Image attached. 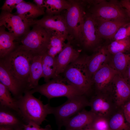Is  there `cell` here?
I'll return each mask as SVG.
<instances>
[{"instance_id":"40","label":"cell","mask_w":130,"mask_h":130,"mask_svg":"<svg viewBox=\"0 0 130 130\" xmlns=\"http://www.w3.org/2000/svg\"><path fill=\"white\" fill-rule=\"evenodd\" d=\"M80 130H96L92 127L90 126Z\"/></svg>"},{"instance_id":"18","label":"cell","mask_w":130,"mask_h":130,"mask_svg":"<svg viewBox=\"0 0 130 130\" xmlns=\"http://www.w3.org/2000/svg\"><path fill=\"white\" fill-rule=\"evenodd\" d=\"M71 43L68 41L65 43L56 57L57 68L55 77L63 73L69 65L79 57V51L74 48Z\"/></svg>"},{"instance_id":"23","label":"cell","mask_w":130,"mask_h":130,"mask_svg":"<svg viewBox=\"0 0 130 130\" xmlns=\"http://www.w3.org/2000/svg\"><path fill=\"white\" fill-rule=\"evenodd\" d=\"M17 39L12 34L6 31L5 27L0 26V59L6 57L16 48L18 45L14 40Z\"/></svg>"},{"instance_id":"28","label":"cell","mask_w":130,"mask_h":130,"mask_svg":"<svg viewBox=\"0 0 130 130\" xmlns=\"http://www.w3.org/2000/svg\"><path fill=\"white\" fill-rule=\"evenodd\" d=\"M8 89L0 82V107L8 108L18 112L17 100L13 97Z\"/></svg>"},{"instance_id":"36","label":"cell","mask_w":130,"mask_h":130,"mask_svg":"<svg viewBox=\"0 0 130 130\" xmlns=\"http://www.w3.org/2000/svg\"><path fill=\"white\" fill-rule=\"evenodd\" d=\"M120 2L122 7L126 10L130 17V1L129 0H122Z\"/></svg>"},{"instance_id":"10","label":"cell","mask_w":130,"mask_h":130,"mask_svg":"<svg viewBox=\"0 0 130 130\" xmlns=\"http://www.w3.org/2000/svg\"><path fill=\"white\" fill-rule=\"evenodd\" d=\"M30 24L40 26L51 36H62L68 39V32L64 15H46L41 19L31 21Z\"/></svg>"},{"instance_id":"14","label":"cell","mask_w":130,"mask_h":130,"mask_svg":"<svg viewBox=\"0 0 130 130\" xmlns=\"http://www.w3.org/2000/svg\"><path fill=\"white\" fill-rule=\"evenodd\" d=\"M119 72L108 64L102 66L93 75V84L98 92L106 91L110 86L115 76Z\"/></svg>"},{"instance_id":"16","label":"cell","mask_w":130,"mask_h":130,"mask_svg":"<svg viewBox=\"0 0 130 130\" xmlns=\"http://www.w3.org/2000/svg\"><path fill=\"white\" fill-rule=\"evenodd\" d=\"M93 18L98 33L102 39H113L120 28L130 22V20H111L100 18Z\"/></svg>"},{"instance_id":"12","label":"cell","mask_w":130,"mask_h":130,"mask_svg":"<svg viewBox=\"0 0 130 130\" xmlns=\"http://www.w3.org/2000/svg\"><path fill=\"white\" fill-rule=\"evenodd\" d=\"M101 39L98 33L94 19L89 12H86L82 28L79 42L85 48L91 49L98 45Z\"/></svg>"},{"instance_id":"1","label":"cell","mask_w":130,"mask_h":130,"mask_svg":"<svg viewBox=\"0 0 130 130\" xmlns=\"http://www.w3.org/2000/svg\"><path fill=\"white\" fill-rule=\"evenodd\" d=\"M36 53L20 45L6 57L0 59V62L10 73L28 91H30L28 80L30 66Z\"/></svg>"},{"instance_id":"5","label":"cell","mask_w":130,"mask_h":130,"mask_svg":"<svg viewBox=\"0 0 130 130\" xmlns=\"http://www.w3.org/2000/svg\"><path fill=\"white\" fill-rule=\"evenodd\" d=\"M89 12L93 18L111 20H130L126 10L117 0H95L89 5Z\"/></svg>"},{"instance_id":"9","label":"cell","mask_w":130,"mask_h":130,"mask_svg":"<svg viewBox=\"0 0 130 130\" xmlns=\"http://www.w3.org/2000/svg\"><path fill=\"white\" fill-rule=\"evenodd\" d=\"M91 110L97 116L108 119L118 109L112 96L108 91L99 92L89 101Z\"/></svg>"},{"instance_id":"42","label":"cell","mask_w":130,"mask_h":130,"mask_svg":"<svg viewBox=\"0 0 130 130\" xmlns=\"http://www.w3.org/2000/svg\"></svg>"},{"instance_id":"19","label":"cell","mask_w":130,"mask_h":130,"mask_svg":"<svg viewBox=\"0 0 130 130\" xmlns=\"http://www.w3.org/2000/svg\"><path fill=\"white\" fill-rule=\"evenodd\" d=\"M0 82L8 89L13 97L17 100L28 91L15 78L0 62Z\"/></svg>"},{"instance_id":"29","label":"cell","mask_w":130,"mask_h":130,"mask_svg":"<svg viewBox=\"0 0 130 130\" xmlns=\"http://www.w3.org/2000/svg\"><path fill=\"white\" fill-rule=\"evenodd\" d=\"M66 39H67L63 37L51 36L46 52L51 56L56 57L62 50Z\"/></svg>"},{"instance_id":"21","label":"cell","mask_w":130,"mask_h":130,"mask_svg":"<svg viewBox=\"0 0 130 130\" xmlns=\"http://www.w3.org/2000/svg\"><path fill=\"white\" fill-rule=\"evenodd\" d=\"M42 53H36L32 59L28 80L30 91L39 85V81L41 78L42 77Z\"/></svg>"},{"instance_id":"30","label":"cell","mask_w":130,"mask_h":130,"mask_svg":"<svg viewBox=\"0 0 130 130\" xmlns=\"http://www.w3.org/2000/svg\"><path fill=\"white\" fill-rule=\"evenodd\" d=\"M106 47L110 53L113 55L119 52H125L130 51V37L114 40Z\"/></svg>"},{"instance_id":"2","label":"cell","mask_w":130,"mask_h":130,"mask_svg":"<svg viewBox=\"0 0 130 130\" xmlns=\"http://www.w3.org/2000/svg\"><path fill=\"white\" fill-rule=\"evenodd\" d=\"M17 100L18 112L26 124L32 122L40 126L47 115L52 114V107L49 104H44L30 91Z\"/></svg>"},{"instance_id":"20","label":"cell","mask_w":130,"mask_h":130,"mask_svg":"<svg viewBox=\"0 0 130 130\" xmlns=\"http://www.w3.org/2000/svg\"><path fill=\"white\" fill-rule=\"evenodd\" d=\"M26 124L18 112L0 107V126L23 129Z\"/></svg>"},{"instance_id":"11","label":"cell","mask_w":130,"mask_h":130,"mask_svg":"<svg viewBox=\"0 0 130 130\" xmlns=\"http://www.w3.org/2000/svg\"><path fill=\"white\" fill-rule=\"evenodd\" d=\"M30 22L17 15L2 11L0 15V26H3L18 39L29 30Z\"/></svg>"},{"instance_id":"41","label":"cell","mask_w":130,"mask_h":130,"mask_svg":"<svg viewBox=\"0 0 130 130\" xmlns=\"http://www.w3.org/2000/svg\"><path fill=\"white\" fill-rule=\"evenodd\" d=\"M110 130L109 129H106V130Z\"/></svg>"},{"instance_id":"34","label":"cell","mask_w":130,"mask_h":130,"mask_svg":"<svg viewBox=\"0 0 130 130\" xmlns=\"http://www.w3.org/2000/svg\"><path fill=\"white\" fill-rule=\"evenodd\" d=\"M23 130H52V129L49 125H47L43 128L33 122H30L24 125Z\"/></svg>"},{"instance_id":"35","label":"cell","mask_w":130,"mask_h":130,"mask_svg":"<svg viewBox=\"0 0 130 130\" xmlns=\"http://www.w3.org/2000/svg\"><path fill=\"white\" fill-rule=\"evenodd\" d=\"M121 108L126 121L130 124V99L126 102Z\"/></svg>"},{"instance_id":"3","label":"cell","mask_w":130,"mask_h":130,"mask_svg":"<svg viewBox=\"0 0 130 130\" xmlns=\"http://www.w3.org/2000/svg\"><path fill=\"white\" fill-rule=\"evenodd\" d=\"M64 78L83 95L90 91L93 83L87 70L86 57H79L71 63L63 73Z\"/></svg>"},{"instance_id":"39","label":"cell","mask_w":130,"mask_h":130,"mask_svg":"<svg viewBox=\"0 0 130 130\" xmlns=\"http://www.w3.org/2000/svg\"><path fill=\"white\" fill-rule=\"evenodd\" d=\"M0 130H23V129L16 128L6 126H0Z\"/></svg>"},{"instance_id":"7","label":"cell","mask_w":130,"mask_h":130,"mask_svg":"<svg viewBox=\"0 0 130 130\" xmlns=\"http://www.w3.org/2000/svg\"><path fill=\"white\" fill-rule=\"evenodd\" d=\"M32 29L22 37L20 45L25 49L36 53L46 52L51 36L40 26L33 25Z\"/></svg>"},{"instance_id":"37","label":"cell","mask_w":130,"mask_h":130,"mask_svg":"<svg viewBox=\"0 0 130 130\" xmlns=\"http://www.w3.org/2000/svg\"><path fill=\"white\" fill-rule=\"evenodd\" d=\"M122 75L130 87V63L124 73Z\"/></svg>"},{"instance_id":"6","label":"cell","mask_w":130,"mask_h":130,"mask_svg":"<svg viewBox=\"0 0 130 130\" xmlns=\"http://www.w3.org/2000/svg\"><path fill=\"white\" fill-rule=\"evenodd\" d=\"M69 0L71 5L64 15L68 32V41L71 42L74 39L79 42L86 5L83 0Z\"/></svg>"},{"instance_id":"31","label":"cell","mask_w":130,"mask_h":130,"mask_svg":"<svg viewBox=\"0 0 130 130\" xmlns=\"http://www.w3.org/2000/svg\"><path fill=\"white\" fill-rule=\"evenodd\" d=\"M96 130H104L109 129V119L97 116L91 126Z\"/></svg>"},{"instance_id":"27","label":"cell","mask_w":130,"mask_h":130,"mask_svg":"<svg viewBox=\"0 0 130 130\" xmlns=\"http://www.w3.org/2000/svg\"><path fill=\"white\" fill-rule=\"evenodd\" d=\"M122 110H117L109 119L110 130H130V124L126 122Z\"/></svg>"},{"instance_id":"8","label":"cell","mask_w":130,"mask_h":130,"mask_svg":"<svg viewBox=\"0 0 130 130\" xmlns=\"http://www.w3.org/2000/svg\"><path fill=\"white\" fill-rule=\"evenodd\" d=\"M67 99L61 105L52 107V114L54 115L57 123L60 126L64 121L89 106V101L84 95L76 96Z\"/></svg>"},{"instance_id":"4","label":"cell","mask_w":130,"mask_h":130,"mask_svg":"<svg viewBox=\"0 0 130 130\" xmlns=\"http://www.w3.org/2000/svg\"><path fill=\"white\" fill-rule=\"evenodd\" d=\"M30 91L32 94L39 93L49 100L60 97H66L68 98L76 96L83 95L78 89L60 75L44 84L39 85Z\"/></svg>"},{"instance_id":"17","label":"cell","mask_w":130,"mask_h":130,"mask_svg":"<svg viewBox=\"0 0 130 130\" xmlns=\"http://www.w3.org/2000/svg\"><path fill=\"white\" fill-rule=\"evenodd\" d=\"M111 54L106 46L98 47L92 55L86 57L87 71L92 78L94 74L104 65L108 64L110 59Z\"/></svg>"},{"instance_id":"22","label":"cell","mask_w":130,"mask_h":130,"mask_svg":"<svg viewBox=\"0 0 130 130\" xmlns=\"http://www.w3.org/2000/svg\"><path fill=\"white\" fill-rule=\"evenodd\" d=\"M17 15H19L30 22L39 16L45 13L43 10L33 3L24 0L16 7Z\"/></svg>"},{"instance_id":"24","label":"cell","mask_w":130,"mask_h":130,"mask_svg":"<svg viewBox=\"0 0 130 130\" xmlns=\"http://www.w3.org/2000/svg\"><path fill=\"white\" fill-rule=\"evenodd\" d=\"M43 76L46 83L55 77L57 68L56 58L49 55L46 52L42 53Z\"/></svg>"},{"instance_id":"13","label":"cell","mask_w":130,"mask_h":130,"mask_svg":"<svg viewBox=\"0 0 130 130\" xmlns=\"http://www.w3.org/2000/svg\"><path fill=\"white\" fill-rule=\"evenodd\" d=\"M108 91L118 108L130 99V87L119 73L114 77Z\"/></svg>"},{"instance_id":"15","label":"cell","mask_w":130,"mask_h":130,"mask_svg":"<svg viewBox=\"0 0 130 130\" xmlns=\"http://www.w3.org/2000/svg\"><path fill=\"white\" fill-rule=\"evenodd\" d=\"M96 117L91 110L84 109L64 121L62 125L65 127L66 130H80L91 126Z\"/></svg>"},{"instance_id":"26","label":"cell","mask_w":130,"mask_h":130,"mask_svg":"<svg viewBox=\"0 0 130 130\" xmlns=\"http://www.w3.org/2000/svg\"><path fill=\"white\" fill-rule=\"evenodd\" d=\"M124 53L119 52L113 55L109 64L122 75L130 63V51L128 53Z\"/></svg>"},{"instance_id":"38","label":"cell","mask_w":130,"mask_h":130,"mask_svg":"<svg viewBox=\"0 0 130 130\" xmlns=\"http://www.w3.org/2000/svg\"><path fill=\"white\" fill-rule=\"evenodd\" d=\"M33 2L40 9L44 10V0H34Z\"/></svg>"},{"instance_id":"25","label":"cell","mask_w":130,"mask_h":130,"mask_svg":"<svg viewBox=\"0 0 130 130\" xmlns=\"http://www.w3.org/2000/svg\"><path fill=\"white\" fill-rule=\"evenodd\" d=\"M44 2L46 13L48 15L60 14L63 10H67L71 5L69 0H45Z\"/></svg>"},{"instance_id":"32","label":"cell","mask_w":130,"mask_h":130,"mask_svg":"<svg viewBox=\"0 0 130 130\" xmlns=\"http://www.w3.org/2000/svg\"><path fill=\"white\" fill-rule=\"evenodd\" d=\"M130 37V22L124 25L118 30L113 39L120 40Z\"/></svg>"},{"instance_id":"33","label":"cell","mask_w":130,"mask_h":130,"mask_svg":"<svg viewBox=\"0 0 130 130\" xmlns=\"http://www.w3.org/2000/svg\"><path fill=\"white\" fill-rule=\"evenodd\" d=\"M23 1V0H6L1 9L2 11L11 13L14 9H16L18 5Z\"/></svg>"}]
</instances>
